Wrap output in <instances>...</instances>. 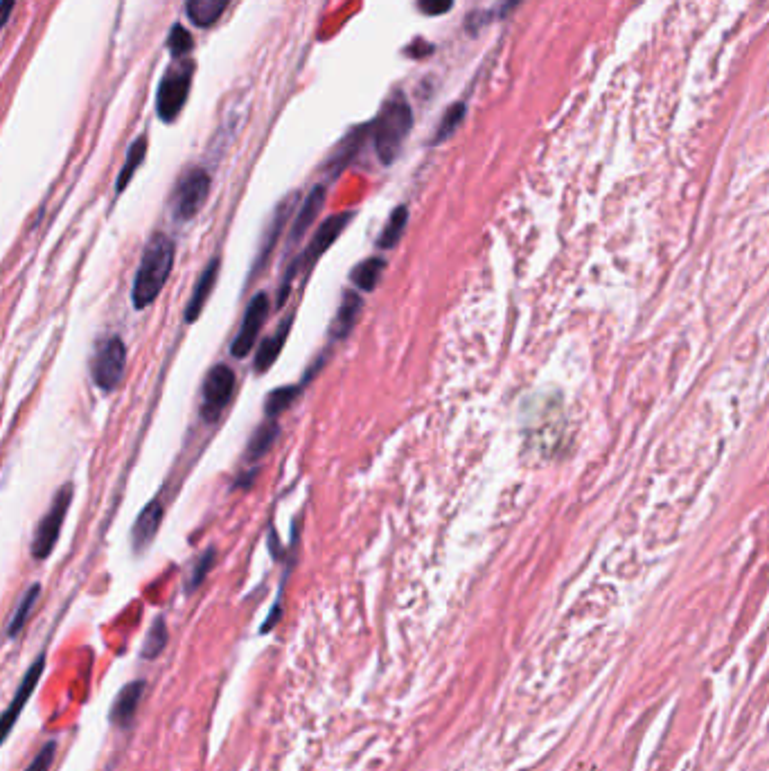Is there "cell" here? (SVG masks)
Wrapping results in <instances>:
<instances>
[{
    "label": "cell",
    "instance_id": "cell-26",
    "mask_svg": "<svg viewBox=\"0 0 769 771\" xmlns=\"http://www.w3.org/2000/svg\"><path fill=\"white\" fill-rule=\"evenodd\" d=\"M463 118H465V104L458 102L454 106H449L447 113L443 115V120H440V124H438V131H436V136H433L431 143L440 145V143H445L449 136H454V131L461 127Z\"/></svg>",
    "mask_w": 769,
    "mask_h": 771
},
{
    "label": "cell",
    "instance_id": "cell-32",
    "mask_svg": "<svg viewBox=\"0 0 769 771\" xmlns=\"http://www.w3.org/2000/svg\"><path fill=\"white\" fill-rule=\"evenodd\" d=\"M12 5H14V0H3V14H0V16H3V25H5L7 21H10Z\"/></svg>",
    "mask_w": 769,
    "mask_h": 771
},
{
    "label": "cell",
    "instance_id": "cell-4",
    "mask_svg": "<svg viewBox=\"0 0 769 771\" xmlns=\"http://www.w3.org/2000/svg\"><path fill=\"white\" fill-rule=\"evenodd\" d=\"M210 194V174L201 167H192L174 185L172 215L176 221H190L206 206Z\"/></svg>",
    "mask_w": 769,
    "mask_h": 771
},
{
    "label": "cell",
    "instance_id": "cell-3",
    "mask_svg": "<svg viewBox=\"0 0 769 771\" xmlns=\"http://www.w3.org/2000/svg\"><path fill=\"white\" fill-rule=\"evenodd\" d=\"M194 64L192 61H176L167 68L156 95V111L163 122H174L188 102L192 86Z\"/></svg>",
    "mask_w": 769,
    "mask_h": 771
},
{
    "label": "cell",
    "instance_id": "cell-16",
    "mask_svg": "<svg viewBox=\"0 0 769 771\" xmlns=\"http://www.w3.org/2000/svg\"><path fill=\"white\" fill-rule=\"evenodd\" d=\"M291 325H294V316H287L285 321L276 327V332H271L269 339H264L260 350L255 352V368H258V372H267L273 363L278 361L280 352L285 350V343L289 339Z\"/></svg>",
    "mask_w": 769,
    "mask_h": 771
},
{
    "label": "cell",
    "instance_id": "cell-24",
    "mask_svg": "<svg viewBox=\"0 0 769 771\" xmlns=\"http://www.w3.org/2000/svg\"><path fill=\"white\" fill-rule=\"evenodd\" d=\"M300 391H303V386H280L276 391H271L267 395V402H264V413H267V418L276 420L280 413H285L289 406L294 404Z\"/></svg>",
    "mask_w": 769,
    "mask_h": 771
},
{
    "label": "cell",
    "instance_id": "cell-7",
    "mask_svg": "<svg viewBox=\"0 0 769 771\" xmlns=\"http://www.w3.org/2000/svg\"><path fill=\"white\" fill-rule=\"evenodd\" d=\"M233 393H235L233 368L224 366V363L212 366L206 375V381H203V404H201L203 420L208 424L217 422L219 415H222L228 406V402H231Z\"/></svg>",
    "mask_w": 769,
    "mask_h": 771
},
{
    "label": "cell",
    "instance_id": "cell-15",
    "mask_svg": "<svg viewBox=\"0 0 769 771\" xmlns=\"http://www.w3.org/2000/svg\"><path fill=\"white\" fill-rule=\"evenodd\" d=\"M368 131H370L368 127H357V129H352L350 134L341 140L339 147L334 149V154L327 158V163H325L327 174L339 176L343 172V167L350 165V161L357 156L361 145H364Z\"/></svg>",
    "mask_w": 769,
    "mask_h": 771
},
{
    "label": "cell",
    "instance_id": "cell-27",
    "mask_svg": "<svg viewBox=\"0 0 769 771\" xmlns=\"http://www.w3.org/2000/svg\"><path fill=\"white\" fill-rule=\"evenodd\" d=\"M167 645V627H165V620L163 618H156V623L152 625V629H149V634L145 638V650L143 654L147 659H156L158 654H161L165 650Z\"/></svg>",
    "mask_w": 769,
    "mask_h": 771
},
{
    "label": "cell",
    "instance_id": "cell-25",
    "mask_svg": "<svg viewBox=\"0 0 769 771\" xmlns=\"http://www.w3.org/2000/svg\"><path fill=\"white\" fill-rule=\"evenodd\" d=\"M39 593H41L39 584H32V587L23 593V598L19 600V605H16V611H14V616L10 620V627H7V634H10L12 638L21 632V629L25 627V623H28L32 609H34V605H37V600H39Z\"/></svg>",
    "mask_w": 769,
    "mask_h": 771
},
{
    "label": "cell",
    "instance_id": "cell-18",
    "mask_svg": "<svg viewBox=\"0 0 769 771\" xmlns=\"http://www.w3.org/2000/svg\"><path fill=\"white\" fill-rule=\"evenodd\" d=\"M294 203H296V194H291V197H287L285 201L280 203V206L276 208V212H273V219H271V226H269V233L264 235L262 239V246H260V255H258V267H262L264 262H267L269 253L273 251V246H276L278 237L282 233V228H285V224L291 217V212H294Z\"/></svg>",
    "mask_w": 769,
    "mask_h": 771
},
{
    "label": "cell",
    "instance_id": "cell-2",
    "mask_svg": "<svg viewBox=\"0 0 769 771\" xmlns=\"http://www.w3.org/2000/svg\"><path fill=\"white\" fill-rule=\"evenodd\" d=\"M411 124H413L411 106L400 91H395L384 102L373 127L375 152L384 165H391L397 158V154H400L404 140L411 131Z\"/></svg>",
    "mask_w": 769,
    "mask_h": 771
},
{
    "label": "cell",
    "instance_id": "cell-5",
    "mask_svg": "<svg viewBox=\"0 0 769 771\" xmlns=\"http://www.w3.org/2000/svg\"><path fill=\"white\" fill-rule=\"evenodd\" d=\"M73 492L75 487L70 483L61 487V490L55 494V499H52L48 512L43 514V519L39 521L37 533H34V542H32V555L37 557V560H46V557H50V553L55 551L61 528H64L68 508L70 503H73Z\"/></svg>",
    "mask_w": 769,
    "mask_h": 771
},
{
    "label": "cell",
    "instance_id": "cell-30",
    "mask_svg": "<svg viewBox=\"0 0 769 771\" xmlns=\"http://www.w3.org/2000/svg\"><path fill=\"white\" fill-rule=\"evenodd\" d=\"M55 751H57V744L48 742L46 747L37 753V758L32 760V765L25 771H48L52 765V760H55Z\"/></svg>",
    "mask_w": 769,
    "mask_h": 771
},
{
    "label": "cell",
    "instance_id": "cell-12",
    "mask_svg": "<svg viewBox=\"0 0 769 771\" xmlns=\"http://www.w3.org/2000/svg\"><path fill=\"white\" fill-rule=\"evenodd\" d=\"M161 521H163V503L158 499H152L145 505L143 512L138 514L134 530H131V544H134L136 551H143V548L152 544L158 528H161Z\"/></svg>",
    "mask_w": 769,
    "mask_h": 771
},
{
    "label": "cell",
    "instance_id": "cell-29",
    "mask_svg": "<svg viewBox=\"0 0 769 771\" xmlns=\"http://www.w3.org/2000/svg\"><path fill=\"white\" fill-rule=\"evenodd\" d=\"M212 564H215V551H212V548H208V551L201 555L197 569H194V573H192V578L188 582V591H194L203 580H206V575L212 569Z\"/></svg>",
    "mask_w": 769,
    "mask_h": 771
},
{
    "label": "cell",
    "instance_id": "cell-1",
    "mask_svg": "<svg viewBox=\"0 0 769 771\" xmlns=\"http://www.w3.org/2000/svg\"><path fill=\"white\" fill-rule=\"evenodd\" d=\"M174 257L176 246L172 239L167 235H154L145 248L134 278V289H131V300L136 309L149 307L161 294L174 269Z\"/></svg>",
    "mask_w": 769,
    "mask_h": 771
},
{
    "label": "cell",
    "instance_id": "cell-22",
    "mask_svg": "<svg viewBox=\"0 0 769 771\" xmlns=\"http://www.w3.org/2000/svg\"><path fill=\"white\" fill-rule=\"evenodd\" d=\"M406 224H409V208L397 206L391 212V217H388L382 235H379V239H377V246L384 248V251H388V248H395L397 244H400V239L406 230Z\"/></svg>",
    "mask_w": 769,
    "mask_h": 771
},
{
    "label": "cell",
    "instance_id": "cell-21",
    "mask_svg": "<svg viewBox=\"0 0 769 771\" xmlns=\"http://www.w3.org/2000/svg\"><path fill=\"white\" fill-rule=\"evenodd\" d=\"M384 271H386V260H382V257H368V260H364L361 264H357L355 269H352L350 278H352V282H355L357 289L370 294V291H375V287L379 285Z\"/></svg>",
    "mask_w": 769,
    "mask_h": 771
},
{
    "label": "cell",
    "instance_id": "cell-19",
    "mask_svg": "<svg viewBox=\"0 0 769 771\" xmlns=\"http://www.w3.org/2000/svg\"><path fill=\"white\" fill-rule=\"evenodd\" d=\"M231 0H185V12H188L190 21L199 28H210L215 25Z\"/></svg>",
    "mask_w": 769,
    "mask_h": 771
},
{
    "label": "cell",
    "instance_id": "cell-17",
    "mask_svg": "<svg viewBox=\"0 0 769 771\" xmlns=\"http://www.w3.org/2000/svg\"><path fill=\"white\" fill-rule=\"evenodd\" d=\"M143 690H145L143 681H134V684L122 688V693L118 695L116 704H113V711H111L113 724H118V726L131 724V720H134V715L138 711L140 697H143Z\"/></svg>",
    "mask_w": 769,
    "mask_h": 771
},
{
    "label": "cell",
    "instance_id": "cell-13",
    "mask_svg": "<svg viewBox=\"0 0 769 771\" xmlns=\"http://www.w3.org/2000/svg\"><path fill=\"white\" fill-rule=\"evenodd\" d=\"M325 194H327L325 185H316V188H312V192L307 194V199H305L303 206H300L294 224H291L289 244H298L300 239L307 235V230L312 228V224L318 217V212H321V208L325 206Z\"/></svg>",
    "mask_w": 769,
    "mask_h": 771
},
{
    "label": "cell",
    "instance_id": "cell-11",
    "mask_svg": "<svg viewBox=\"0 0 769 771\" xmlns=\"http://www.w3.org/2000/svg\"><path fill=\"white\" fill-rule=\"evenodd\" d=\"M43 666H46V657H39L37 661L32 663L30 670L25 672V677H23V681L19 684V690H16L14 697H12V704L7 706V711H5V715H3L5 735L12 731V726H14L16 720H19V713L23 711L25 702H28L30 695L34 693V688H37L39 679H41V675H43Z\"/></svg>",
    "mask_w": 769,
    "mask_h": 771
},
{
    "label": "cell",
    "instance_id": "cell-28",
    "mask_svg": "<svg viewBox=\"0 0 769 771\" xmlns=\"http://www.w3.org/2000/svg\"><path fill=\"white\" fill-rule=\"evenodd\" d=\"M192 46H194L192 34L185 28H181V25H174L170 32V39H167V48H170L176 57H183L188 55Z\"/></svg>",
    "mask_w": 769,
    "mask_h": 771
},
{
    "label": "cell",
    "instance_id": "cell-31",
    "mask_svg": "<svg viewBox=\"0 0 769 771\" xmlns=\"http://www.w3.org/2000/svg\"><path fill=\"white\" fill-rule=\"evenodd\" d=\"M418 7L427 16H443L454 7V0H418Z\"/></svg>",
    "mask_w": 769,
    "mask_h": 771
},
{
    "label": "cell",
    "instance_id": "cell-8",
    "mask_svg": "<svg viewBox=\"0 0 769 771\" xmlns=\"http://www.w3.org/2000/svg\"><path fill=\"white\" fill-rule=\"evenodd\" d=\"M269 314V296L260 291L251 298L249 307H246L244 318H242V327L237 332L235 341L231 343V354L235 359H246L253 352V343L258 339V334L262 330L264 321H267Z\"/></svg>",
    "mask_w": 769,
    "mask_h": 771
},
{
    "label": "cell",
    "instance_id": "cell-9",
    "mask_svg": "<svg viewBox=\"0 0 769 771\" xmlns=\"http://www.w3.org/2000/svg\"><path fill=\"white\" fill-rule=\"evenodd\" d=\"M355 217V212H339V215H332L327 217L321 226H318V230L312 237V242H309L307 251L298 257V260L291 264L298 271V267H307V271L314 267V264L318 262V257H321L325 251H330L332 244L337 242L339 235L346 230L348 221Z\"/></svg>",
    "mask_w": 769,
    "mask_h": 771
},
{
    "label": "cell",
    "instance_id": "cell-14",
    "mask_svg": "<svg viewBox=\"0 0 769 771\" xmlns=\"http://www.w3.org/2000/svg\"><path fill=\"white\" fill-rule=\"evenodd\" d=\"M361 307H364V300H361V296L355 294V291H346V294H343L341 305L337 309V314H334L332 325H330V339L332 341L346 339V336L352 332V327H355L357 318H359Z\"/></svg>",
    "mask_w": 769,
    "mask_h": 771
},
{
    "label": "cell",
    "instance_id": "cell-10",
    "mask_svg": "<svg viewBox=\"0 0 769 771\" xmlns=\"http://www.w3.org/2000/svg\"><path fill=\"white\" fill-rule=\"evenodd\" d=\"M219 267H222L219 257H212V260L208 262V267L201 271L197 285H194V289H192V296L188 300V305H185V323H197L199 321L203 307H206L212 289H215V285H217Z\"/></svg>",
    "mask_w": 769,
    "mask_h": 771
},
{
    "label": "cell",
    "instance_id": "cell-23",
    "mask_svg": "<svg viewBox=\"0 0 769 771\" xmlns=\"http://www.w3.org/2000/svg\"><path fill=\"white\" fill-rule=\"evenodd\" d=\"M145 156H147V138L140 136V138L134 140V143H131L129 152H127V161H125V165H122V170L118 174V183H116V192L118 194L125 192V188L131 183V179H134L136 170H138L140 165H143Z\"/></svg>",
    "mask_w": 769,
    "mask_h": 771
},
{
    "label": "cell",
    "instance_id": "cell-20",
    "mask_svg": "<svg viewBox=\"0 0 769 771\" xmlns=\"http://www.w3.org/2000/svg\"><path fill=\"white\" fill-rule=\"evenodd\" d=\"M278 422L267 418L264 420L258 429H255V433L249 440V445H246V451H244V458L249 460V463H258V460H262L264 456H267V451L273 447V442H276L278 438Z\"/></svg>",
    "mask_w": 769,
    "mask_h": 771
},
{
    "label": "cell",
    "instance_id": "cell-6",
    "mask_svg": "<svg viewBox=\"0 0 769 771\" xmlns=\"http://www.w3.org/2000/svg\"><path fill=\"white\" fill-rule=\"evenodd\" d=\"M127 366V348L120 336H109L104 339L93 354L91 372L97 388L102 391H116L118 384L125 377Z\"/></svg>",
    "mask_w": 769,
    "mask_h": 771
}]
</instances>
